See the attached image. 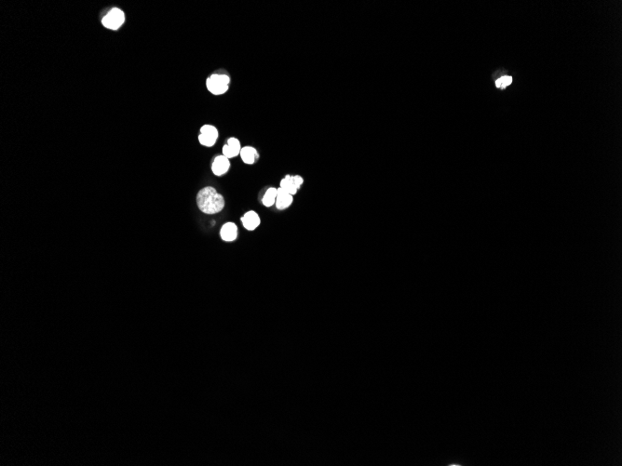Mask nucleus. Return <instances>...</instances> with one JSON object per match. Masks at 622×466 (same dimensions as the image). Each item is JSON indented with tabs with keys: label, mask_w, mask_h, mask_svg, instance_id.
Here are the masks:
<instances>
[{
	"label": "nucleus",
	"mask_w": 622,
	"mask_h": 466,
	"mask_svg": "<svg viewBox=\"0 0 622 466\" xmlns=\"http://www.w3.org/2000/svg\"><path fill=\"white\" fill-rule=\"evenodd\" d=\"M196 200L198 210L208 215L219 213L226 206L223 196L213 186H206L198 191Z\"/></svg>",
	"instance_id": "f257e3e1"
},
{
	"label": "nucleus",
	"mask_w": 622,
	"mask_h": 466,
	"mask_svg": "<svg viewBox=\"0 0 622 466\" xmlns=\"http://www.w3.org/2000/svg\"><path fill=\"white\" fill-rule=\"evenodd\" d=\"M511 82H512V79H511V77H503V78L498 79V81L496 82V84H497L498 88H505V87L510 85Z\"/></svg>",
	"instance_id": "ddd939ff"
},
{
	"label": "nucleus",
	"mask_w": 622,
	"mask_h": 466,
	"mask_svg": "<svg viewBox=\"0 0 622 466\" xmlns=\"http://www.w3.org/2000/svg\"><path fill=\"white\" fill-rule=\"evenodd\" d=\"M294 201V196L283 190L281 187L278 188V194L276 198V207L280 210H286Z\"/></svg>",
	"instance_id": "1a4fd4ad"
},
{
	"label": "nucleus",
	"mask_w": 622,
	"mask_h": 466,
	"mask_svg": "<svg viewBox=\"0 0 622 466\" xmlns=\"http://www.w3.org/2000/svg\"><path fill=\"white\" fill-rule=\"evenodd\" d=\"M199 131L200 132L198 135V142L200 145L206 147H213L217 144L219 137V132L217 127L206 124L203 125Z\"/></svg>",
	"instance_id": "20e7f679"
},
{
	"label": "nucleus",
	"mask_w": 622,
	"mask_h": 466,
	"mask_svg": "<svg viewBox=\"0 0 622 466\" xmlns=\"http://www.w3.org/2000/svg\"><path fill=\"white\" fill-rule=\"evenodd\" d=\"M125 23V14L118 8L109 11L102 20L103 26L110 30H118Z\"/></svg>",
	"instance_id": "7ed1b4c3"
},
{
	"label": "nucleus",
	"mask_w": 622,
	"mask_h": 466,
	"mask_svg": "<svg viewBox=\"0 0 622 466\" xmlns=\"http://www.w3.org/2000/svg\"><path fill=\"white\" fill-rule=\"evenodd\" d=\"M304 184V179L300 175H286L281 181V188L286 191L292 196H295L302 184Z\"/></svg>",
	"instance_id": "39448f33"
},
{
	"label": "nucleus",
	"mask_w": 622,
	"mask_h": 466,
	"mask_svg": "<svg viewBox=\"0 0 622 466\" xmlns=\"http://www.w3.org/2000/svg\"><path fill=\"white\" fill-rule=\"evenodd\" d=\"M230 159L225 157L223 155L221 156H217V158L214 159L213 164H212V171L215 175H217L218 177L223 176L230 169Z\"/></svg>",
	"instance_id": "0eeeda50"
},
{
	"label": "nucleus",
	"mask_w": 622,
	"mask_h": 466,
	"mask_svg": "<svg viewBox=\"0 0 622 466\" xmlns=\"http://www.w3.org/2000/svg\"><path fill=\"white\" fill-rule=\"evenodd\" d=\"M242 223L248 231L256 230L261 223V219L255 210H249L242 217Z\"/></svg>",
	"instance_id": "6e6552de"
},
{
	"label": "nucleus",
	"mask_w": 622,
	"mask_h": 466,
	"mask_svg": "<svg viewBox=\"0 0 622 466\" xmlns=\"http://www.w3.org/2000/svg\"><path fill=\"white\" fill-rule=\"evenodd\" d=\"M277 194H278V188L275 187H270L268 190L266 191L265 195L262 198V203L265 207H272L276 203V198H277Z\"/></svg>",
	"instance_id": "f8f14e48"
},
{
	"label": "nucleus",
	"mask_w": 622,
	"mask_h": 466,
	"mask_svg": "<svg viewBox=\"0 0 622 466\" xmlns=\"http://www.w3.org/2000/svg\"><path fill=\"white\" fill-rule=\"evenodd\" d=\"M242 148L243 147L239 139H237L236 137H230V139H228L227 144L223 146L222 155L227 157L229 159L236 158L237 156L240 155Z\"/></svg>",
	"instance_id": "423d86ee"
},
{
	"label": "nucleus",
	"mask_w": 622,
	"mask_h": 466,
	"mask_svg": "<svg viewBox=\"0 0 622 466\" xmlns=\"http://www.w3.org/2000/svg\"><path fill=\"white\" fill-rule=\"evenodd\" d=\"M220 237L226 242H232L238 237V226L234 223L224 224L220 231Z\"/></svg>",
	"instance_id": "9d476101"
},
{
	"label": "nucleus",
	"mask_w": 622,
	"mask_h": 466,
	"mask_svg": "<svg viewBox=\"0 0 622 466\" xmlns=\"http://www.w3.org/2000/svg\"><path fill=\"white\" fill-rule=\"evenodd\" d=\"M231 79L228 74H213L206 79L207 90L216 96L223 95L230 90Z\"/></svg>",
	"instance_id": "f03ea898"
},
{
	"label": "nucleus",
	"mask_w": 622,
	"mask_h": 466,
	"mask_svg": "<svg viewBox=\"0 0 622 466\" xmlns=\"http://www.w3.org/2000/svg\"><path fill=\"white\" fill-rule=\"evenodd\" d=\"M240 156L242 158L243 163L247 165H253L256 163V161L259 159V153L257 152L255 147L253 146H244L242 148Z\"/></svg>",
	"instance_id": "9b49d317"
}]
</instances>
